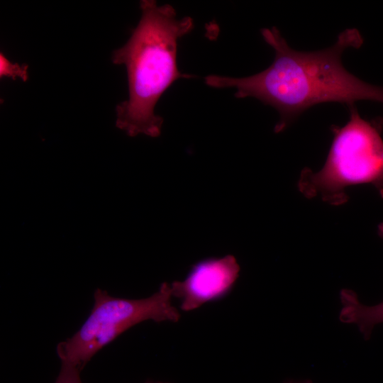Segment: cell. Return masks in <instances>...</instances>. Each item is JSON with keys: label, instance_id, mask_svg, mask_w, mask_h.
I'll list each match as a JSON object with an SVG mask.
<instances>
[{"label": "cell", "instance_id": "obj_3", "mask_svg": "<svg viewBox=\"0 0 383 383\" xmlns=\"http://www.w3.org/2000/svg\"><path fill=\"white\" fill-rule=\"evenodd\" d=\"M350 119L333 128V140L323 168L318 172L305 169L299 182L307 197L319 195L333 204L345 201V189L371 183L383 196V140L379 127L361 118L349 106Z\"/></svg>", "mask_w": 383, "mask_h": 383}, {"label": "cell", "instance_id": "obj_2", "mask_svg": "<svg viewBox=\"0 0 383 383\" xmlns=\"http://www.w3.org/2000/svg\"><path fill=\"white\" fill-rule=\"evenodd\" d=\"M141 18L128 42L115 50L111 60L126 67L128 99L116 106V126L130 136L157 137L163 118L154 112L162 94L176 80L191 78L177 64L179 40L194 28L189 16L177 17L170 4L140 1Z\"/></svg>", "mask_w": 383, "mask_h": 383}, {"label": "cell", "instance_id": "obj_10", "mask_svg": "<svg viewBox=\"0 0 383 383\" xmlns=\"http://www.w3.org/2000/svg\"><path fill=\"white\" fill-rule=\"evenodd\" d=\"M378 233L379 235L383 238V223L379 224L378 226Z\"/></svg>", "mask_w": 383, "mask_h": 383}, {"label": "cell", "instance_id": "obj_4", "mask_svg": "<svg viewBox=\"0 0 383 383\" xmlns=\"http://www.w3.org/2000/svg\"><path fill=\"white\" fill-rule=\"evenodd\" d=\"M172 297L167 282L152 296L140 299L113 297L97 289L93 308L82 327L57 346L61 362L82 371L98 351L133 326L148 320L178 321L180 313L172 305Z\"/></svg>", "mask_w": 383, "mask_h": 383}, {"label": "cell", "instance_id": "obj_11", "mask_svg": "<svg viewBox=\"0 0 383 383\" xmlns=\"http://www.w3.org/2000/svg\"><path fill=\"white\" fill-rule=\"evenodd\" d=\"M145 383H172V382H160V381L147 380Z\"/></svg>", "mask_w": 383, "mask_h": 383}, {"label": "cell", "instance_id": "obj_8", "mask_svg": "<svg viewBox=\"0 0 383 383\" xmlns=\"http://www.w3.org/2000/svg\"><path fill=\"white\" fill-rule=\"evenodd\" d=\"M80 370L73 366L62 363L59 374L55 383H82Z\"/></svg>", "mask_w": 383, "mask_h": 383}, {"label": "cell", "instance_id": "obj_5", "mask_svg": "<svg viewBox=\"0 0 383 383\" xmlns=\"http://www.w3.org/2000/svg\"><path fill=\"white\" fill-rule=\"evenodd\" d=\"M240 266L234 256L207 258L194 264L183 281L170 284L172 296L180 301L184 311L226 296L235 285Z\"/></svg>", "mask_w": 383, "mask_h": 383}, {"label": "cell", "instance_id": "obj_1", "mask_svg": "<svg viewBox=\"0 0 383 383\" xmlns=\"http://www.w3.org/2000/svg\"><path fill=\"white\" fill-rule=\"evenodd\" d=\"M265 41L274 50L272 63L252 76L235 78L209 75L205 83L214 88L235 89V97H254L278 111L274 132L284 131L301 113L325 102L350 106L360 100L383 104V87L360 80L342 64L343 52L358 48L363 38L356 28H348L332 46L317 51L292 49L276 27L263 28Z\"/></svg>", "mask_w": 383, "mask_h": 383}, {"label": "cell", "instance_id": "obj_7", "mask_svg": "<svg viewBox=\"0 0 383 383\" xmlns=\"http://www.w3.org/2000/svg\"><path fill=\"white\" fill-rule=\"evenodd\" d=\"M1 59V77L3 76L11 77L15 79L16 77H21L26 82L28 79L27 65H20L18 63H11L3 55H0Z\"/></svg>", "mask_w": 383, "mask_h": 383}, {"label": "cell", "instance_id": "obj_6", "mask_svg": "<svg viewBox=\"0 0 383 383\" xmlns=\"http://www.w3.org/2000/svg\"><path fill=\"white\" fill-rule=\"evenodd\" d=\"M342 307L339 313L341 323L356 325L365 340L370 338L374 328L383 323V301L367 306L362 304L353 290L343 289L340 292Z\"/></svg>", "mask_w": 383, "mask_h": 383}, {"label": "cell", "instance_id": "obj_9", "mask_svg": "<svg viewBox=\"0 0 383 383\" xmlns=\"http://www.w3.org/2000/svg\"><path fill=\"white\" fill-rule=\"evenodd\" d=\"M284 383H312V381L310 379H305V380H288L284 382Z\"/></svg>", "mask_w": 383, "mask_h": 383}]
</instances>
